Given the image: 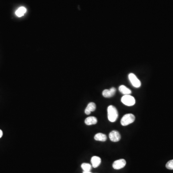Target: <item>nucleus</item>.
<instances>
[{"label": "nucleus", "instance_id": "obj_2", "mask_svg": "<svg viewBox=\"0 0 173 173\" xmlns=\"http://www.w3.org/2000/svg\"><path fill=\"white\" fill-rule=\"evenodd\" d=\"M135 116L132 114H127L124 115L121 120V124L123 126H127L134 122Z\"/></svg>", "mask_w": 173, "mask_h": 173}, {"label": "nucleus", "instance_id": "obj_16", "mask_svg": "<svg viewBox=\"0 0 173 173\" xmlns=\"http://www.w3.org/2000/svg\"><path fill=\"white\" fill-rule=\"evenodd\" d=\"M3 135V132L1 130H0V138H1Z\"/></svg>", "mask_w": 173, "mask_h": 173}, {"label": "nucleus", "instance_id": "obj_4", "mask_svg": "<svg viewBox=\"0 0 173 173\" xmlns=\"http://www.w3.org/2000/svg\"><path fill=\"white\" fill-rule=\"evenodd\" d=\"M128 79L130 80L132 86L136 88H139L141 86V82L140 80L137 78L136 76L133 73H130L128 75Z\"/></svg>", "mask_w": 173, "mask_h": 173}, {"label": "nucleus", "instance_id": "obj_3", "mask_svg": "<svg viewBox=\"0 0 173 173\" xmlns=\"http://www.w3.org/2000/svg\"><path fill=\"white\" fill-rule=\"evenodd\" d=\"M121 102L126 106H131L135 104V98L130 95H125L121 98Z\"/></svg>", "mask_w": 173, "mask_h": 173}, {"label": "nucleus", "instance_id": "obj_1", "mask_svg": "<svg viewBox=\"0 0 173 173\" xmlns=\"http://www.w3.org/2000/svg\"><path fill=\"white\" fill-rule=\"evenodd\" d=\"M108 118L111 122H115L118 117V110L113 106H109L107 108Z\"/></svg>", "mask_w": 173, "mask_h": 173}, {"label": "nucleus", "instance_id": "obj_11", "mask_svg": "<svg viewBox=\"0 0 173 173\" xmlns=\"http://www.w3.org/2000/svg\"><path fill=\"white\" fill-rule=\"evenodd\" d=\"M94 139L96 141L100 142H106L107 140V136L106 135L103 133H97L95 135Z\"/></svg>", "mask_w": 173, "mask_h": 173}, {"label": "nucleus", "instance_id": "obj_14", "mask_svg": "<svg viewBox=\"0 0 173 173\" xmlns=\"http://www.w3.org/2000/svg\"><path fill=\"white\" fill-rule=\"evenodd\" d=\"M81 168L83 170V171L89 172V171H91L92 166L89 163H83L81 165Z\"/></svg>", "mask_w": 173, "mask_h": 173}, {"label": "nucleus", "instance_id": "obj_13", "mask_svg": "<svg viewBox=\"0 0 173 173\" xmlns=\"http://www.w3.org/2000/svg\"><path fill=\"white\" fill-rule=\"evenodd\" d=\"M26 12H27V9L25 8V7L21 6L16 11V15L18 17H22V16L24 15Z\"/></svg>", "mask_w": 173, "mask_h": 173}, {"label": "nucleus", "instance_id": "obj_7", "mask_svg": "<svg viewBox=\"0 0 173 173\" xmlns=\"http://www.w3.org/2000/svg\"><path fill=\"white\" fill-rule=\"evenodd\" d=\"M116 92V89L115 88L113 87L110 90H104L103 91V95L105 98H111L114 96Z\"/></svg>", "mask_w": 173, "mask_h": 173}, {"label": "nucleus", "instance_id": "obj_8", "mask_svg": "<svg viewBox=\"0 0 173 173\" xmlns=\"http://www.w3.org/2000/svg\"><path fill=\"white\" fill-rule=\"evenodd\" d=\"M96 109V106L95 103H90L88 104L87 106L85 109V113L86 115H89L91 112H94Z\"/></svg>", "mask_w": 173, "mask_h": 173}, {"label": "nucleus", "instance_id": "obj_6", "mask_svg": "<svg viewBox=\"0 0 173 173\" xmlns=\"http://www.w3.org/2000/svg\"><path fill=\"white\" fill-rule=\"evenodd\" d=\"M109 136L111 141L115 142H119L121 139V135L118 131H112L109 134Z\"/></svg>", "mask_w": 173, "mask_h": 173}, {"label": "nucleus", "instance_id": "obj_15", "mask_svg": "<svg viewBox=\"0 0 173 173\" xmlns=\"http://www.w3.org/2000/svg\"><path fill=\"white\" fill-rule=\"evenodd\" d=\"M166 167L169 170H173V160L168 161L166 164Z\"/></svg>", "mask_w": 173, "mask_h": 173}, {"label": "nucleus", "instance_id": "obj_17", "mask_svg": "<svg viewBox=\"0 0 173 173\" xmlns=\"http://www.w3.org/2000/svg\"><path fill=\"white\" fill-rule=\"evenodd\" d=\"M83 173H91V172H90V171H89V172H86V171H83Z\"/></svg>", "mask_w": 173, "mask_h": 173}, {"label": "nucleus", "instance_id": "obj_10", "mask_svg": "<svg viewBox=\"0 0 173 173\" xmlns=\"http://www.w3.org/2000/svg\"><path fill=\"white\" fill-rule=\"evenodd\" d=\"M97 123V119L94 116H90L85 119V123L86 125H95Z\"/></svg>", "mask_w": 173, "mask_h": 173}, {"label": "nucleus", "instance_id": "obj_12", "mask_svg": "<svg viewBox=\"0 0 173 173\" xmlns=\"http://www.w3.org/2000/svg\"><path fill=\"white\" fill-rule=\"evenodd\" d=\"M119 91H120V92L124 94V95H130L131 93V91L124 85H121L119 87Z\"/></svg>", "mask_w": 173, "mask_h": 173}, {"label": "nucleus", "instance_id": "obj_5", "mask_svg": "<svg viewBox=\"0 0 173 173\" xmlns=\"http://www.w3.org/2000/svg\"><path fill=\"white\" fill-rule=\"evenodd\" d=\"M126 165V160L123 159H121L114 162L113 164V167L115 169L119 170L125 167Z\"/></svg>", "mask_w": 173, "mask_h": 173}, {"label": "nucleus", "instance_id": "obj_9", "mask_svg": "<svg viewBox=\"0 0 173 173\" xmlns=\"http://www.w3.org/2000/svg\"><path fill=\"white\" fill-rule=\"evenodd\" d=\"M91 163L92 164V167L97 168L101 163V159L98 156H93L91 159Z\"/></svg>", "mask_w": 173, "mask_h": 173}]
</instances>
